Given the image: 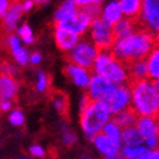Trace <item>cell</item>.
<instances>
[{
	"instance_id": "cell-1",
	"label": "cell",
	"mask_w": 159,
	"mask_h": 159,
	"mask_svg": "<svg viewBox=\"0 0 159 159\" xmlns=\"http://www.w3.org/2000/svg\"><path fill=\"white\" fill-rule=\"evenodd\" d=\"M154 34L137 30L123 39H118L111 47V53L124 67L133 62L144 61L154 48Z\"/></svg>"
},
{
	"instance_id": "cell-2",
	"label": "cell",
	"mask_w": 159,
	"mask_h": 159,
	"mask_svg": "<svg viewBox=\"0 0 159 159\" xmlns=\"http://www.w3.org/2000/svg\"><path fill=\"white\" fill-rule=\"evenodd\" d=\"M110 110L102 101L92 100L84 94L80 101V125L88 140H93L96 134L101 133L104 125L110 122Z\"/></svg>"
},
{
	"instance_id": "cell-3",
	"label": "cell",
	"mask_w": 159,
	"mask_h": 159,
	"mask_svg": "<svg viewBox=\"0 0 159 159\" xmlns=\"http://www.w3.org/2000/svg\"><path fill=\"white\" fill-rule=\"evenodd\" d=\"M131 89V107L139 116H154L157 118L159 109V97L153 88L150 79L136 82L128 85Z\"/></svg>"
},
{
	"instance_id": "cell-4",
	"label": "cell",
	"mask_w": 159,
	"mask_h": 159,
	"mask_svg": "<svg viewBox=\"0 0 159 159\" xmlns=\"http://www.w3.org/2000/svg\"><path fill=\"white\" fill-rule=\"evenodd\" d=\"M93 75H100L116 85H127V71L125 67L119 62L111 53V49L97 53L94 61Z\"/></svg>"
},
{
	"instance_id": "cell-5",
	"label": "cell",
	"mask_w": 159,
	"mask_h": 159,
	"mask_svg": "<svg viewBox=\"0 0 159 159\" xmlns=\"http://www.w3.org/2000/svg\"><path fill=\"white\" fill-rule=\"evenodd\" d=\"M96 57H97L96 48H94V45L89 40V38L87 36V34H84L80 36V40L78 42V44L66 54L65 58L67 63L89 70L92 73Z\"/></svg>"
},
{
	"instance_id": "cell-6",
	"label": "cell",
	"mask_w": 159,
	"mask_h": 159,
	"mask_svg": "<svg viewBox=\"0 0 159 159\" xmlns=\"http://www.w3.org/2000/svg\"><path fill=\"white\" fill-rule=\"evenodd\" d=\"M87 36L89 38V40L94 45L97 53L102 52V51L111 49V47H113V44L115 42L114 33H113V26L107 25L101 17L96 18L94 21L91 22L89 34Z\"/></svg>"
},
{
	"instance_id": "cell-7",
	"label": "cell",
	"mask_w": 159,
	"mask_h": 159,
	"mask_svg": "<svg viewBox=\"0 0 159 159\" xmlns=\"http://www.w3.org/2000/svg\"><path fill=\"white\" fill-rule=\"evenodd\" d=\"M140 29L152 34L159 31V0H145L142 2L141 14L139 18Z\"/></svg>"
},
{
	"instance_id": "cell-8",
	"label": "cell",
	"mask_w": 159,
	"mask_h": 159,
	"mask_svg": "<svg viewBox=\"0 0 159 159\" xmlns=\"http://www.w3.org/2000/svg\"><path fill=\"white\" fill-rule=\"evenodd\" d=\"M158 127H159V122L154 116H139L136 123H134V128L141 134V137L149 150L159 146Z\"/></svg>"
},
{
	"instance_id": "cell-9",
	"label": "cell",
	"mask_w": 159,
	"mask_h": 159,
	"mask_svg": "<svg viewBox=\"0 0 159 159\" xmlns=\"http://www.w3.org/2000/svg\"><path fill=\"white\" fill-rule=\"evenodd\" d=\"M116 87H118L116 84L111 83L104 76L92 75L89 85H88V93L87 94H88L92 100L102 101L106 104L111 98V96H113V93L115 92Z\"/></svg>"
},
{
	"instance_id": "cell-10",
	"label": "cell",
	"mask_w": 159,
	"mask_h": 159,
	"mask_svg": "<svg viewBox=\"0 0 159 159\" xmlns=\"http://www.w3.org/2000/svg\"><path fill=\"white\" fill-rule=\"evenodd\" d=\"M131 89L128 85H118L115 92L113 93L111 98L106 102V105L110 110V114H116L120 111L128 109L131 106Z\"/></svg>"
},
{
	"instance_id": "cell-11",
	"label": "cell",
	"mask_w": 159,
	"mask_h": 159,
	"mask_svg": "<svg viewBox=\"0 0 159 159\" xmlns=\"http://www.w3.org/2000/svg\"><path fill=\"white\" fill-rule=\"evenodd\" d=\"M54 40L61 51L70 52L80 40V36L65 27L54 26Z\"/></svg>"
},
{
	"instance_id": "cell-12",
	"label": "cell",
	"mask_w": 159,
	"mask_h": 159,
	"mask_svg": "<svg viewBox=\"0 0 159 159\" xmlns=\"http://www.w3.org/2000/svg\"><path fill=\"white\" fill-rule=\"evenodd\" d=\"M63 73H65V75L71 82L74 84H76L78 87H80V88H88L91 78L93 75L89 70H85V69H82L79 66L71 65V63H67L65 66Z\"/></svg>"
},
{
	"instance_id": "cell-13",
	"label": "cell",
	"mask_w": 159,
	"mask_h": 159,
	"mask_svg": "<svg viewBox=\"0 0 159 159\" xmlns=\"http://www.w3.org/2000/svg\"><path fill=\"white\" fill-rule=\"evenodd\" d=\"M93 144L98 149V152L105 155L106 158H116L120 153V145H116L111 141L109 137H106L104 133H98L93 137Z\"/></svg>"
},
{
	"instance_id": "cell-14",
	"label": "cell",
	"mask_w": 159,
	"mask_h": 159,
	"mask_svg": "<svg viewBox=\"0 0 159 159\" xmlns=\"http://www.w3.org/2000/svg\"><path fill=\"white\" fill-rule=\"evenodd\" d=\"M9 4L11 5L8 8V12L4 17V21H3V30L7 31V33H11V31H13L16 29V25L18 23L20 18L22 17V13H23L21 3L13 2Z\"/></svg>"
},
{
	"instance_id": "cell-15",
	"label": "cell",
	"mask_w": 159,
	"mask_h": 159,
	"mask_svg": "<svg viewBox=\"0 0 159 159\" xmlns=\"http://www.w3.org/2000/svg\"><path fill=\"white\" fill-rule=\"evenodd\" d=\"M125 71H127V85L136 83V82L145 80V79H148L146 60L131 63V65L125 67Z\"/></svg>"
},
{
	"instance_id": "cell-16",
	"label": "cell",
	"mask_w": 159,
	"mask_h": 159,
	"mask_svg": "<svg viewBox=\"0 0 159 159\" xmlns=\"http://www.w3.org/2000/svg\"><path fill=\"white\" fill-rule=\"evenodd\" d=\"M137 30H141L139 20H129V18H124V17L113 26V33H114L115 40L128 36Z\"/></svg>"
},
{
	"instance_id": "cell-17",
	"label": "cell",
	"mask_w": 159,
	"mask_h": 159,
	"mask_svg": "<svg viewBox=\"0 0 159 159\" xmlns=\"http://www.w3.org/2000/svg\"><path fill=\"white\" fill-rule=\"evenodd\" d=\"M139 115L136 114V111H134L131 106L128 109H125L120 113H116L114 114V116L110 119L111 122H113L119 129L123 131L125 128H131V127H134V123H136Z\"/></svg>"
},
{
	"instance_id": "cell-18",
	"label": "cell",
	"mask_w": 159,
	"mask_h": 159,
	"mask_svg": "<svg viewBox=\"0 0 159 159\" xmlns=\"http://www.w3.org/2000/svg\"><path fill=\"white\" fill-rule=\"evenodd\" d=\"M18 83L14 78L0 74V100L11 101L17 96Z\"/></svg>"
},
{
	"instance_id": "cell-19",
	"label": "cell",
	"mask_w": 159,
	"mask_h": 159,
	"mask_svg": "<svg viewBox=\"0 0 159 159\" xmlns=\"http://www.w3.org/2000/svg\"><path fill=\"white\" fill-rule=\"evenodd\" d=\"M7 44L11 48V52L13 54V57L16 62L21 66H26L29 62V53L26 49H23L20 44V38L16 35H9L7 39Z\"/></svg>"
},
{
	"instance_id": "cell-20",
	"label": "cell",
	"mask_w": 159,
	"mask_h": 159,
	"mask_svg": "<svg viewBox=\"0 0 159 159\" xmlns=\"http://www.w3.org/2000/svg\"><path fill=\"white\" fill-rule=\"evenodd\" d=\"M101 18L104 20L107 25L114 26L123 18V14L119 7V2H111L109 3L101 12Z\"/></svg>"
},
{
	"instance_id": "cell-21",
	"label": "cell",
	"mask_w": 159,
	"mask_h": 159,
	"mask_svg": "<svg viewBox=\"0 0 159 159\" xmlns=\"http://www.w3.org/2000/svg\"><path fill=\"white\" fill-rule=\"evenodd\" d=\"M119 7H120L122 14L124 18L129 20H139L141 14V8H142V2L140 0H122L119 2Z\"/></svg>"
},
{
	"instance_id": "cell-22",
	"label": "cell",
	"mask_w": 159,
	"mask_h": 159,
	"mask_svg": "<svg viewBox=\"0 0 159 159\" xmlns=\"http://www.w3.org/2000/svg\"><path fill=\"white\" fill-rule=\"evenodd\" d=\"M148 66V79L158 80L159 79V45H154L152 52L146 58Z\"/></svg>"
},
{
	"instance_id": "cell-23",
	"label": "cell",
	"mask_w": 159,
	"mask_h": 159,
	"mask_svg": "<svg viewBox=\"0 0 159 159\" xmlns=\"http://www.w3.org/2000/svg\"><path fill=\"white\" fill-rule=\"evenodd\" d=\"M78 11L75 2H65L60 5V8L54 13V23H62L71 20Z\"/></svg>"
},
{
	"instance_id": "cell-24",
	"label": "cell",
	"mask_w": 159,
	"mask_h": 159,
	"mask_svg": "<svg viewBox=\"0 0 159 159\" xmlns=\"http://www.w3.org/2000/svg\"><path fill=\"white\" fill-rule=\"evenodd\" d=\"M120 142H123L124 146H140L144 144V140L137 129L134 127H131V128H125L122 131Z\"/></svg>"
},
{
	"instance_id": "cell-25",
	"label": "cell",
	"mask_w": 159,
	"mask_h": 159,
	"mask_svg": "<svg viewBox=\"0 0 159 159\" xmlns=\"http://www.w3.org/2000/svg\"><path fill=\"white\" fill-rule=\"evenodd\" d=\"M51 97H52L53 105L56 109H57L58 113L63 116H66L69 113V98H67L66 94L60 92V91H56V92H52Z\"/></svg>"
},
{
	"instance_id": "cell-26",
	"label": "cell",
	"mask_w": 159,
	"mask_h": 159,
	"mask_svg": "<svg viewBox=\"0 0 159 159\" xmlns=\"http://www.w3.org/2000/svg\"><path fill=\"white\" fill-rule=\"evenodd\" d=\"M148 148L144 145L140 146H123V149L120 150V155L122 159H139L142 154H145L148 152Z\"/></svg>"
},
{
	"instance_id": "cell-27",
	"label": "cell",
	"mask_w": 159,
	"mask_h": 159,
	"mask_svg": "<svg viewBox=\"0 0 159 159\" xmlns=\"http://www.w3.org/2000/svg\"><path fill=\"white\" fill-rule=\"evenodd\" d=\"M101 133H104L106 137H109L111 141L114 142V144L116 145H120L122 146V142H120V133L122 131L118 128V127L113 123V122H107L105 125H104V128H102Z\"/></svg>"
},
{
	"instance_id": "cell-28",
	"label": "cell",
	"mask_w": 159,
	"mask_h": 159,
	"mask_svg": "<svg viewBox=\"0 0 159 159\" xmlns=\"http://www.w3.org/2000/svg\"><path fill=\"white\" fill-rule=\"evenodd\" d=\"M82 9L88 17L91 18V21H94L96 18L101 17V12H102V2H92L89 5H87L84 8H79Z\"/></svg>"
},
{
	"instance_id": "cell-29",
	"label": "cell",
	"mask_w": 159,
	"mask_h": 159,
	"mask_svg": "<svg viewBox=\"0 0 159 159\" xmlns=\"http://www.w3.org/2000/svg\"><path fill=\"white\" fill-rule=\"evenodd\" d=\"M49 87H51V78L45 73H43V71H39L38 73V82H36V89L39 92H45V91H48Z\"/></svg>"
},
{
	"instance_id": "cell-30",
	"label": "cell",
	"mask_w": 159,
	"mask_h": 159,
	"mask_svg": "<svg viewBox=\"0 0 159 159\" xmlns=\"http://www.w3.org/2000/svg\"><path fill=\"white\" fill-rule=\"evenodd\" d=\"M18 35L22 38V40L25 42L26 44H31L34 43V36H33V31H31L29 25H23L22 27L18 29Z\"/></svg>"
},
{
	"instance_id": "cell-31",
	"label": "cell",
	"mask_w": 159,
	"mask_h": 159,
	"mask_svg": "<svg viewBox=\"0 0 159 159\" xmlns=\"http://www.w3.org/2000/svg\"><path fill=\"white\" fill-rule=\"evenodd\" d=\"M9 122L13 125H22L23 122H25V116H23V114L20 110H14L9 115Z\"/></svg>"
},
{
	"instance_id": "cell-32",
	"label": "cell",
	"mask_w": 159,
	"mask_h": 159,
	"mask_svg": "<svg viewBox=\"0 0 159 159\" xmlns=\"http://www.w3.org/2000/svg\"><path fill=\"white\" fill-rule=\"evenodd\" d=\"M62 141L66 146H73L76 142V134L69 129H65V133H63V136H62Z\"/></svg>"
},
{
	"instance_id": "cell-33",
	"label": "cell",
	"mask_w": 159,
	"mask_h": 159,
	"mask_svg": "<svg viewBox=\"0 0 159 159\" xmlns=\"http://www.w3.org/2000/svg\"><path fill=\"white\" fill-rule=\"evenodd\" d=\"M139 159H159V149L158 150H148Z\"/></svg>"
},
{
	"instance_id": "cell-34",
	"label": "cell",
	"mask_w": 159,
	"mask_h": 159,
	"mask_svg": "<svg viewBox=\"0 0 159 159\" xmlns=\"http://www.w3.org/2000/svg\"><path fill=\"white\" fill-rule=\"evenodd\" d=\"M30 153L33 154L34 157H44V149L42 148V146H39V145H33L30 148Z\"/></svg>"
},
{
	"instance_id": "cell-35",
	"label": "cell",
	"mask_w": 159,
	"mask_h": 159,
	"mask_svg": "<svg viewBox=\"0 0 159 159\" xmlns=\"http://www.w3.org/2000/svg\"><path fill=\"white\" fill-rule=\"evenodd\" d=\"M8 8H9V2H7V0H0V17H5Z\"/></svg>"
},
{
	"instance_id": "cell-36",
	"label": "cell",
	"mask_w": 159,
	"mask_h": 159,
	"mask_svg": "<svg viewBox=\"0 0 159 159\" xmlns=\"http://www.w3.org/2000/svg\"><path fill=\"white\" fill-rule=\"evenodd\" d=\"M12 107V102L7 100H0V111H7Z\"/></svg>"
},
{
	"instance_id": "cell-37",
	"label": "cell",
	"mask_w": 159,
	"mask_h": 159,
	"mask_svg": "<svg viewBox=\"0 0 159 159\" xmlns=\"http://www.w3.org/2000/svg\"><path fill=\"white\" fill-rule=\"evenodd\" d=\"M30 61H31V63H34V65H38V63L42 61V56L39 53H33L30 56Z\"/></svg>"
},
{
	"instance_id": "cell-38",
	"label": "cell",
	"mask_w": 159,
	"mask_h": 159,
	"mask_svg": "<svg viewBox=\"0 0 159 159\" xmlns=\"http://www.w3.org/2000/svg\"><path fill=\"white\" fill-rule=\"evenodd\" d=\"M33 7H34V3H33V2H25V3L22 4V9H23V12H27V11H30Z\"/></svg>"
},
{
	"instance_id": "cell-39",
	"label": "cell",
	"mask_w": 159,
	"mask_h": 159,
	"mask_svg": "<svg viewBox=\"0 0 159 159\" xmlns=\"http://www.w3.org/2000/svg\"><path fill=\"white\" fill-rule=\"evenodd\" d=\"M152 84H153V88H154V91L157 93V96L159 97V79L158 80H152Z\"/></svg>"
},
{
	"instance_id": "cell-40",
	"label": "cell",
	"mask_w": 159,
	"mask_h": 159,
	"mask_svg": "<svg viewBox=\"0 0 159 159\" xmlns=\"http://www.w3.org/2000/svg\"><path fill=\"white\" fill-rule=\"evenodd\" d=\"M154 42H155V45H159V31L154 35Z\"/></svg>"
},
{
	"instance_id": "cell-41",
	"label": "cell",
	"mask_w": 159,
	"mask_h": 159,
	"mask_svg": "<svg viewBox=\"0 0 159 159\" xmlns=\"http://www.w3.org/2000/svg\"><path fill=\"white\" fill-rule=\"evenodd\" d=\"M157 119H158V122H159V109H158V114H157Z\"/></svg>"
},
{
	"instance_id": "cell-42",
	"label": "cell",
	"mask_w": 159,
	"mask_h": 159,
	"mask_svg": "<svg viewBox=\"0 0 159 159\" xmlns=\"http://www.w3.org/2000/svg\"><path fill=\"white\" fill-rule=\"evenodd\" d=\"M158 142H159V127H158Z\"/></svg>"
},
{
	"instance_id": "cell-43",
	"label": "cell",
	"mask_w": 159,
	"mask_h": 159,
	"mask_svg": "<svg viewBox=\"0 0 159 159\" xmlns=\"http://www.w3.org/2000/svg\"><path fill=\"white\" fill-rule=\"evenodd\" d=\"M82 159H91V158H87V157H82Z\"/></svg>"
},
{
	"instance_id": "cell-44",
	"label": "cell",
	"mask_w": 159,
	"mask_h": 159,
	"mask_svg": "<svg viewBox=\"0 0 159 159\" xmlns=\"http://www.w3.org/2000/svg\"><path fill=\"white\" fill-rule=\"evenodd\" d=\"M106 159H118V158H106Z\"/></svg>"
}]
</instances>
